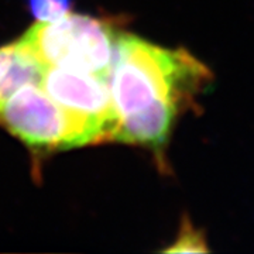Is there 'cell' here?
Listing matches in <instances>:
<instances>
[{
    "instance_id": "obj_4",
    "label": "cell",
    "mask_w": 254,
    "mask_h": 254,
    "mask_svg": "<svg viewBox=\"0 0 254 254\" xmlns=\"http://www.w3.org/2000/svg\"><path fill=\"white\" fill-rule=\"evenodd\" d=\"M40 86L64 109L85 120L98 133L100 143L113 140L119 118L108 79L60 66H46Z\"/></svg>"
},
{
    "instance_id": "obj_7",
    "label": "cell",
    "mask_w": 254,
    "mask_h": 254,
    "mask_svg": "<svg viewBox=\"0 0 254 254\" xmlns=\"http://www.w3.org/2000/svg\"><path fill=\"white\" fill-rule=\"evenodd\" d=\"M27 6L38 21H55L69 13L72 0H27Z\"/></svg>"
},
{
    "instance_id": "obj_1",
    "label": "cell",
    "mask_w": 254,
    "mask_h": 254,
    "mask_svg": "<svg viewBox=\"0 0 254 254\" xmlns=\"http://www.w3.org/2000/svg\"><path fill=\"white\" fill-rule=\"evenodd\" d=\"M209 81L208 68L185 50H168L119 33L109 75L119 120L144 113L177 119Z\"/></svg>"
},
{
    "instance_id": "obj_5",
    "label": "cell",
    "mask_w": 254,
    "mask_h": 254,
    "mask_svg": "<svg viewBox=\"0 0 254 254\" xmlns=\"http://www.w3.org/2000/svg\"><path fill=\"white\" fill-rule=\"evenodd\" d=\"M46 66L37 60L21 38L0 47V106L20 88L38 83Z\"/></svg>"
},
{
    "instance_id": "obj_3",
    "label": "cell",
    "mask_w": 254,
    "mask_h": 254,
    "mask_svg": "<svg viewBox=\"0 0 254 254\" xmlns=\"http://www.w3.org/2000/svg\"><path fill=\"white\" fill-rule=\"evenodd\" d=\"M0 126L34 153L100 143L85 120L60 106L38 83L20 88L0 106Z\"/></svg>"
},
{
    "instance_id": "obj_2",
    "label": "cell",
    "mask_w": 254,
    "mask_h": 254,
    "mask_svg": "<svg viewBox=\"0 0 254 254\" xmlns=\"http://www.w3.org/2000/svg\"><path fill=\"white\" fill-rule=\"evenodd\" d=\"M119 33L109 21L69 14L55 21H38L21 41L44 66H60L109 81Z\"/></svg>"
},
{
    "instance_id": "obj_6",
    "label": "cell",
    "mask_w": 254,
    "mask_h": 254,
    "mask_svg": "<svg viewBox=\"0 0 254 254\" xmlns=\"http://www.w3.org/2000/svg\"><path fill=\"white\" fill-rule=\"evenodd\" d=\"M164 252L167 253H202V252H209V249L206 247L203 235L199 230H195L190 222L185 220L174 245L165 249Z\"/></svg>"
}]
</instances>
